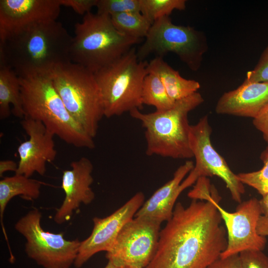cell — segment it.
<instances>
[{"label":"cell","mask_w":268,"mask_h":268,"mask_svg":"<svg viewBox=\"0 0 268 268\" xmlns=\"http://www.w3.org/2000/svg\"><path fill=\"white\" fill-rule=\"evenodd\" d=\"M210 196L205 201L193 200L186 207L175 205L145 268H207L220 258L227 247V232Z\"/></svg>","instance_id":"1"},{"label":"cell","mask_w":268,"mask_h":268,"mask_svg":"<svg viewBox=\"0 0 268 268\" xmlns=\"http://www.w3.org/2000/svg\"><path fill=\"white\" fill-rule=\"evenodd\" d=\"M72 38L57 20L38 23L0 42V65L20 77L51 73L71 62Z\"/></svg>","instance_id":"2"},{"label":"cell","mask_w":268,"mask_h":268,"mask_svg":"<svg viewBox=\"0 0 268 268\" xmlns=\"http://www.w3.org/2000/svg\"><path fill=\"white\" fill-rule=\"evenodd\" d=\"M19 77L25 117L41 122L54 135L67 144L80 148L95 147L94 138L67 111L51 73Z\"/></svg>","instance_id":"3"},{"label":"cell","mask_w":268,"mask_h":268,"mask_svg":"<svg viewBox=\"0 0 268 268\" xmlns=\"http://www.w3.org/2000/svg\"><path fill=\"white\" fill-rule=\"evenodd\" d=\"M203 102L201 95L197 92L176 101L171 108L165 111L143 113L135 109L130 112L145 130L146 154L173 159L193 157L188 116Z\"/></svg>","instance_id":"4"},{"label":"cell","mask_w":268,"mask_h":268,"mask_svg":"<svg viewBox=\"0 0 268 268\" xmlns=\"http://www.w3.org/2000/svg\"><path fill=\"white\" fill-rule=\"evenodd\" d=\"M74 27L71 62L94 73L121 58L141 40L121 33L110 16L97 13H87Z\"/></svg>","instance_id":"5"},{"label":"cell","mask_w":268,"mask_h":268,"mask_svg":"<svg viewBox=\"0 0 268 268\" xmlns=\"http://www.w3.org/2000/svg\"><path fill=\"white\" fill-rule=\"evenodd\" d=\"M148 62L139 61L134 48L94 72L102 98L104 117L120 116L143 108V82L149 73Z\"/></svg>","instance_id":"6"},{"label":"cell","mask_w":268,"mask_h":268,"mask_svg":"<svg viewBox=\"0 0 268 268\" xmlns=\"http://www.w3.org/2000/svg\"><path fill=\"white\" fill-rule=\"evenodd\" d=\"M51 76L67 111L94 138L104 117L102 98L94 72L69 62L56 68Z\"/></svg>","instance_id":"7"},{"label":"cell","mask_w":268,"mask_h":268,"mask_svg":"<svg viewBox=\"0 0 268 268\" xmlns=\"http://www.w3.org/2000/svg\"><path fill=\"white\" fill-rule=\"evenodd\" d=\"M145 38L136 52L138 59L141 61L151 54L163 58L172 52L191 70L196 71L206 51L205 39L201 33L189 26L174 24L168 16L154 21Z\"/></svg>","instance_id":"8"},{"label":"cell","mask_w":268,"mask_h":268,"mask_svg":"<svg viewBox=\"0 0 268 268\" xmlns=\"http://www.w3.org/2000/svg\"><path fill=\"white\" fill-rule=\"evenodd\" d=\"M42 213L29 211L15 224V229L26 239L25 251L43 268H70L74 265L81 242L67 240L64 233L45 231L41 225Z\"/></svg>","instance_id":"9"},{"label":"cell","mask_w":268,"mask_h":268,"mask_svg":"<svg viewBox=\"0 0 268 268\" xmlns=\"http://www.w3.org/2000/svg\"><path fill=\"white\" fill-rule=\"evenodd\" d=\"M161 224L150 218L134 217L122 228L106 258L122 268H145L156 252Z\"/></svg>","instance_id":"10"},{"label":"cell","mask_w":268,"mask_h":268,"mask_svg":"<svg viewBox=\"0 0 268 268\" xmlns=\"http://www.w3.org/2000/svg\"><path fill=\"white\" fill-rule=\"evenodd\" d=\"M209 199L219 211L227 234V247L220 258L239 254L246 250L265 249L266 238L257 231L258 222L262 214L259 200L254 198L241 202L235 212H229L219 205L221 198L214 187Z\"/></svg>","instance_id":"11"},{"label":"cell","mask_w":268,"mask_h":268,"mask_svg":"<svg viewBox=\"0 0 268 268\" xmlns=\"http://www.w3.org/2000/svg\"><path fill=\"white\" fill-rule=\"evenodd\" d=\"M211 132L207 116L201 118L196 124L191 125L190 145L196 160L195 165L191 172L198 178L213 176L219 177L225 183L232 199L240 203L245 192L244 184L212 146Z\"/></svg>","instance_id":"12"},{"label":"cell","mask_w":268,"mask_h":268,"mask_svg":"<svg viewBox=\"0 0 268 268\" xmlns=\"http://www.w3.org/2000/svg\"><path fill=\"white\" fill-rule=\"evenodd\" d=\"M144 201V195L139 192L110 215L104 218L94 217L92 232L81 242L74 264L75 267L81 268L99 252L108 251L122 228L134 217Z\"/></svg>","instance_id":"13"},{"label":"cell","mask_w":268,"mask_h":268,"mask_svg":"<svg viewBox=\"0 0 268 268\" xmlns=\"http://www.w3.org/2000/svg\"><path fill=\"white\" fill-rule=\"evenodd\" d=\"M59 0H0V42L40 23L57 20Z\"/></svg>","instance_id":"14"},{"label":"cell","mask_w":268,"mask_h":268,"mask_svg":"<svg viewBox=\"0 0 268 268\" xmlns=\"http://www.w3.org/2000/svg\"><path fill=\"white\" fill-rule=\"evenodd\" d=\"M21 125L29 138L17 148L19 161L15 174L27 177L35 173L44 175L47 163L53 161L57 155L54 135L42 123L26 117Z\"/></svg>","instance_id":"15"},{"label":"cell","mask_w":268,"mask_h":268,"mask_svg":"<svg viewBox=\"0 0 268 268\" xmlns=\"http://www.w3.org/2000/svg\"><path fill=\"white\" fill-rule=\"evenodd\" d=\"M70 169L63 172L62 188L65 197L54 216V221L61 224L70 219L72 212L81 203L88 204L95 198L91 186L93 182V166L85 157L73 161Z\"/></svg>","instance_id":"16"},{"label":"cell","mask_w":268,"mask_h":268,"mask_svg":"<svg viewBox=\"0 0 268 268\" xmlns=\"http://www.w3.org/2000/svg\"><path fill=\"white\" fill-rule=\"evenodd\" d=\"M192 161H187L175 172L172 179L157 189L135 213L134 217H146L160 223L172 216L175 203L180 194L194 182L189 178L182 180L193 169Z\"/></svg>","instance_id":"17"},{"label":"cell","mask_w":268,"mask_h":268,"mask_svg":"<svg viewBox=\"0 0 268 268\" xmlns=\"http://www.w3.org/2000/svg\"><path fill=\"white\" fill-rule=\"evenodd\" d=\"M268 104V82L243 83L224 93L218 99V114L254 118Z\"/></svg>","instance_id":"18"},{"label":"cell","mask_w":268,"mask_h":268,"mask_svg":"<svg viewBox=\"0 0 268 268\" xmlns=\"http://www.w3.org/2000/svg\"><path fill=\"white\" fill-rule=\"evenodd\" d=\"M148 73L157 76L164 85L170 98L174 102L197 92L200 84L197 81L181 76L163 58L155 57L148 62Z\"/></svg>","instance_id":"19"},{"label":"cell","mask_w":268,"mask_h":268,"mask_svg":"<svg viewBox=\"0 0 268 268\" xmlns=\"http://www.w3.org/2000/svg\"><path fill=\"white\" fill-rule=\"evenodd\" d=\"M11 113L23 119L20 79L16 72L6 65H0V119L7 118Z\"/></svg>","instance_id":"20"},{"label":"cell","mask_w":268,"mask_h":268,"mask_svg":"<svg viewBox=\"0 0 268 268\" xmlns=\"http://www.w3.org/2000/svg\"><path fill=\"white\" fill-rule=\"evenodd\" d=\"M40 182L17 174L6 177L0 181V219L4 237L9 247L7 237L3 223V213L8 202L14 197L21 196L26 200L37 199L40 194ZM10 248V247H9Z\"/></svg>","instance_id":"21"},{"label":"cell","mask_w":268,"mask_h":268,"mask_svg":"<svg viewBox=\"0 0 268 268\" xmlns=\"http://www.w3.org/2000/svg\"><path fill=\"white\" fill-rule=\"evenodd\" d=\"M110 17L114 26L119 32L139 40L145 38L152 24L140 12H126Z\"/></svg>","instance_id":"22"},{"label":"cell","mask_w":268,"mask_h":268,"mask_svg":"<svg viewBox=\"0 0 268 268\" xmlns=\"http://www.w3.org/2000/svg\"><path fill=\"white\" fill-rule=\"evenodd\" d=\"M141 100L143 104L154 106L157 111L169 109L175 102L170 98L159 77L151 73H149L144 78Z\"/></svg>","instance_id":"23"},{"label":"cell","mask_w":268,"mask_h":268,"mask_svg":"<svg viewBox=\"0 0 268 268\" xmlns=\"http://www.w3.org/2000/svg\"><path fill=\"white\" fill-rule=\"evenodd\" d=\"M140 12L152 23L169 15L174 10H183L186 7L185 0H140Z\"/></svg>","instance_id":"24"},{"label":"cell","mask_w":268,"mask_h":268,"mask_svg":"<svg viewBox=\"0 0 268 268\" xmlns=\"http://www.w3.org/2000/svg\"><path fill=\"white\" fill-rule=\"evenodd\" d=\"M264 166L259 170L237 174L239 181L256 189L262 196L268 193V147L261 153Z\"/></svg>","instance_id":"25"},{"label":"cell","mask_w":268,"mask_h":268,"mask_svg":"<svg viewBox=\"0 0 268 268\" xmlns=\"http://www.w3.org/2000/svg\"><path fill=\"white\" fill-rule=\"evenodd\" d=\"M97 13L110 16L126 12H140V0H97Z\"/></svg>","instance_id":"26"},{"label":"cell","mask_w":268,"mask_h":268,"mask_svg":"<svg viewBox=\"0 0 268 268\" xmlns=\"http://www.w3.org/2000/svg\"><path fill=\"white\" fill-rule=\"evenodd\" d=\"M239 256L242 268H268V257L261 250H246Z\"/></svg>","instance_id":"27"},{"label":"cell","mask_w":268,"mask_h":268,"mask_svg":"<svg viewBox=\"0 0 268 268\" xmlns=\"http://www.w3.org/2000/svg\"><path fill=\"white\" fill-rule=\"evenodd\" d=\"M244 82H268V45L263 52L255 67L247 72Z\"/></svg>","instance_id":"28"},{"label":"cell","mask_w":268,"mask_h":268,"mask_svg":"<svg viewBox=\"0 0 268 268\" xmlns=\"http://www.w3.org/2000/svg\"><path fill=\"white\" fill-rule=\"evenodd\" d=\"M62 5L70 7L80 15H85L96 7L97 0H59Z\"/></svg>","instance_id":"29"},{"label":"cell","mask_w":268,"mask_h":268,"mask_svg":"<svg viewBox=\"0 0 268 268\" xmlns=\"http://www.w3.org/2000/svg\"><path fill=\"white\" fill-rule=\"evenodd\" d=\"M253 123L262 133L264 139L268 143V104L253 118Z\"/></svg>","instance_id":"30"},{"label":"cell","mask_w":268,"mask_h":268,"mask_svg":"<svg viewBox=\"0 0 268 268\" xmlns=\"http://www.w3.org/2000/svg\"><path fill=\"white\" fill-rule=\"evenodd\" d=\"M207 268H242L239 254L219 258Z\"/></svg>","instance_id":"31"},{"label":"cell","mask_w":268,"mask_h":268,"mask_svg":"<svg viewBox=\"0 0 268 268\" xmlns=\"http://www.w3.org/2000/svg\"><path fill=\"white\" fill-rule=\"evenodd\" d=\"M18 168V163L11 160H1L0 161V176L2 177L4 172L14 171L16 173Z\"/></svg>","instance_id":"32"},{"label":"cell","mask_w":268,"mask_h":268,"mask_svg":"<svg viewBox=\"0 0 268 268\" xmlns=\"http://www.w3.org/2000/svg\"><path fill=\"white\" fill-rule=\"evenodd\" d=\"M257 231L261 236L265 237L268 236V219L262 215L258 220Z\"/></svg>","instance_id":"33"},{"label":"cell","mask_w":268,"mask_h":268,"mask_svg":"<svg viewBox=\"0 0 268 268\" xmlns=\"http://www.w3.org/2000/svg\"><path fill=\"white\" fill-rule=\"evenodd\" d=\"M262 215L268 219V193L262 196L259 200Z\"/></svg>","instance_id":"34"},{"label":"cell","mask_w":268,"mask_h":268,"mask_svg":"<svg viewBox=\"0 0 268 268\" xmlns=\"http://www.w3.org/2000/svg\"><path fill=\"white\" fill-rule=\"evenodd\" d=\"M104 268H122L121 267H118L113 264L112 262L108 261L107 264Z\"/></svg>","instance_id":"35"}]
</instances>
